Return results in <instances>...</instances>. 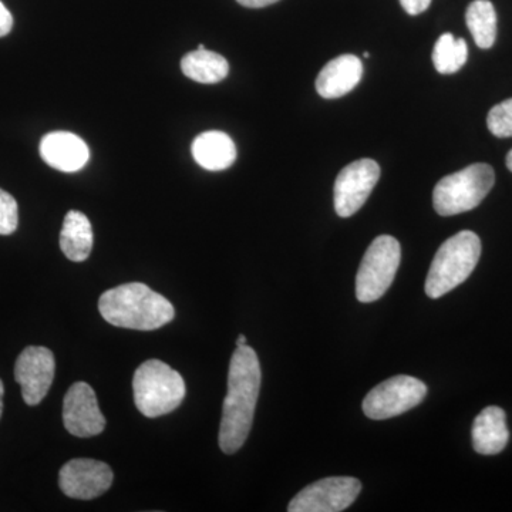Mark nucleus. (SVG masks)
Here are the masks:
<instances>
[{"mask_svg":"<svg viewBox=\"0 0 512 512\" xmlns=\"http://www.w3.org/2000/svg\"><path fill=\"white\" fill-rule=\"evenodd\" d=\"M363 56H365V57H366V59H367V57H370V53H367V52H366V53H363Z\"/></svg>","mask_w":512,"mask_h":512,"instance_id":"nucleus-29","label":"nucleus"},{"mask_svg":"<svg viewBox=\"0 0 512 512\" xmlns=\"http://www.w3.org/2000/svg\"><path fill=\"white\" fill-rule=\"evenodd\" d=\"M239 5L245 6V8L258 9L265 8V6L274 5L279 0H237Z\"/></svg>","mask_w":512,"mask_h":512,"instance_id":"nucleus-25","label":"nucleus"},{"mask_svg":"<svg viewBox=\"0 0 512 512\" xmlns=\"http://www.w3.org/2000/svg\"><path fill=\"white\" fill-rule=\"evenodd\" d=\"M192 157L208 171L227 170L237 160V146L222 131H205L192 143Z\"/></svg>","mask_w":512,"mask_h":512,"instance_id":"nucleus-16","label":"nucleus"},{"mask_svg":"<svg viewBox=\"0 0 512 512\" xmlns=\"http://www.w3.org/2000/svg\"><path fill=\"white\" fill-rule=\"evenodd\" d=\"M134 403L150 419L174 412L185 397L180 373L158 359L144 362L134 373Z\"/></svg>","mask_w":512,"mask_h":512,"instance_id":"nucleus-4","label":"nucleus"},{"mask_svg":"<svg viewBox=\"0 0 512 512\" xmlns=\"http://www.w3.org/2000/svg\"><path fill=\"white\" fill-rule=\"evenodd\" d=\"M468 59V46L464 39H456L451 33H444L437 40L433 50V63L441 74L457 73Z\"/></svg>","mask_w":512,"mask_h":512,"instance_id":"nucleus-20","label":"nucleus"},{"mask_svg":"<svg viewBox=\"0 0 512 512\" xmlns=\"http://www.w3.org/2000/svg\"><path fill=\"white\" fill-rule=\"evenodd\" d=\"M262 372L258 355L249 346H237L228 373V393L222 407L220 426L221 450L225 454L237 453L244 446L251 431Z\"/></svg>","mask_w":512,"mask_h":512,"instance_id":"nucleus-1","label":"nucleus"},{"mask_svg":"<svg viewBox=\"0 0 512 512\" xmlns=\"http://www.w3.org/2000/svg\"><path fill=\"white\" fill-rule=\"evenodd\" d=\"M400 3L409 15L416 16L429 9L431 0H400Z\"/></svg>","mask_w":512,"mask_h":512,"instance_id":"nucleus-23","label":"nucleus"},{"mask_svg":"<svg viewBox=\"0 0 512 512\" xmlns=\"http://www.w3.org/2000/svg\"><path fill=\"white\" fill-rule=\"evenodd\" d=\"M237 346H247V338H245V335L238 336Z\"/></svg>","mask_w":512,"mask_h":512,"instance_id":"nucleus-27","label":"nucleus"},{"mask_svg":"<svg viewBox=\"0 0 512 512\" xmlns=\"http://www.w3.org/2000/svg\"><path fill=\"white\" fill-rule=\"evenodd\" d=\"M181 70L188 79L201 84H215L227 79L228 60L207 49H197L181 60Z\"/></svg>","mask_w":512,"mask_h":512,"instance_id":"nucleus-18","label":"nucleus"},{"mask_svg":"<svg viewBox=\"0 0 512 512\" xmlns=\"http://www.w3.org/2000/svg\"><path fill=\"white\" fill-rule=\"evenodd\" d=\"M481 241L471 231H461L439 248L426 279V293L439 299L473 274L480 261Z\"/></svg>","mask_w":512,"mask_h":512,"instance_id":"nucleus-3","label":"nucleus"},{"mask_svg":"<svg viewBox=\"0 0 512 512\" xmlns=\"http://www.w3.org/2000/svg\"><path fill=\"white\" fill-rule=\"evenodd\" d=\"M40 156L57 171L76 173L89 163L90 150L76 134L55 131L40 141Z\"/></svg>","mask_w":512,"mask_h":512,"instance_id":"nucleus-13","label":"nucleus"},{"mask_svg":"<svg viewBox=\"0 0 512 512\" xmlns=\"http://www.w3.org/2000/svg\"><path fill=\"white\" fill-rule=\"evenodd\" d=\"M402 261L399 241L390 235H380L367 248L356 275L357 301H379L392 286Z\"/></svg>","mask_w":512,"mask_h":512,"instance_id":"nucleus-6","label":"nucleus"},{"mask_svg":"<svg viewBox=\"0 0 512 512\" xmlns=\"http://www.w3.org/2000/svg\"><path fill=\"white\" fill-rule=\"evenodd\" d=\"M56 362L52 350L43 346H29L20 353L15 365V379L22 387L26 404L42 402L55 379Z\"/></svg>","mask_w":512,"mask_h":512,"instance_id":"nucleus-10","label":"nucleus"},{"mask_svg":"<svg viewBox=\"0 0 512 512\" xmlns=\"http://www.w3.org/2000/svg\"><path fill=\"white\" fill-rule=\"evenodd\" d=\"M427 396V386L412 376H394L377 384L363 400V412L372 420H386L409 412Z\"/></svg>","mask_w":512,"mask_h":512,"instance_id":"nucleus-7","label":"nucleus"},{"mask_svg":"<svg viewBox=\"0 0 512 512\" xmlns=\"http://www.w3.org/2000/svg\"><path fill=\"white\" fill-rule=\"evenodd\" d=\"M114 474L103 461L74 458L64 464L59 473V485L64 494L76 500H93L106 493L113 484Z\"/></svg>","mask_w":512,"mask_h":512,"instance_id":"nucleus-11","label":"nucleus"},{"mask_svg":"<svg viewBox=\"0 0 512 512\" xmlns=\"http://www.w3.org/2000/svg\"><path fill=\"white\" fill-rule=\"evenodd\" d=\"M380 167L376 161L363 158L340 171L335 183V210L342 218L355 215L379 183Z\"/></svg>","mask_w":512,"mask_h":512,"instance_id":"nucleus-9","label":"nucleus"},{"mask_svg":"<svg viewBox=\"0 0 512 512\" xmlns=\"http://www.w3.org/2000/svg\"><path fill=\"white\" fill-rule=\"evenodd\" d=\"M363 76V64L359 57L342 55L330 60L316 79V92L323 99H339L352 92Z\"/></svg>","mask_w":512,"mask_h":512,"instance_id":"nucleus-14","label":"nucleus"},{"mask_svg":"<svg viewBox=\"0 0 512 512\" xmlns=\"http://www.w3.org/2000/svg\"><path fill=\"white\" fill-rule=\"evenodd\" d=\"M63 423L70 434L82 439L103 433L106 419L90 384L77 382L70 387L64 396Z\"/></svg>","mask_w":512,"mask_h":512,"instance_id":"nucleus-12","label":"nucleus"},{"mask_svg":"<svg viewBox=\"0 0 512 512\" xmlns=\"http://www.w3.org/2000/svg\"><path fill=\"white\" fill-rule=\"evenodd\" d=\"M101 316L117 328L156 330L174 319V306L140 282L117 286L100 296Z\"/></svg>","mask_w":512,"mask_h":512,"instance_id":"nucleus-2","label":"nucleus"},{"mask_svg":"<svg viewBox=\"0 0 512 512\" xmlns=\"http://www.w3.org/2000/svg\"><path fill=\"white\" fill-rule=\"evenodd\" d=\"M19 207L9 192L0 188V235H10L18 229Z\"/></svg>","mask_w":512,"mask_h":512,"instance_id":"nucleus-22","label":"nucleus"},{"mask_svg":"<svg viewBox=\"0 0 512 512\" xmlns=\"http://www.w3.org/2000/svg\"><path fill=\"white\" fill-rule=\"evenodd\" d=\"M468 30L480 49H490L497 39V13L490 0H474L466 12Z\"/></svg>","mask_w":512,"mask_h":512,"instance_id":"nucleus-19","label":"nucleus"},{"mask_svg":"<svg viewBox=\"0 0 512 512\" xmlns=\"http://www.w3.org/2000/svg\"><path fill=\"white\" fill-rule=\"evenodd\" d=\"M494 183L495 174L491 165H468L464 170L447 175L437 183L433 191L434 210L441 217L474 210L493 190Z\"/></svg>","mask_w":512,"mask_h":512,"instance_id":"nucleus-5","label":"nucleus"},{"mask_svg":"<svg viewBox=\"0 0 512 512\" xmlns=\"http://www.w3.org/2000/svg\"><path fill=\"white\" fill-rule=\"evenodd\" d=\"M362 483L353 477H329L303 488L289 503V512H340L355 503Z\"/></svg>","mask_w":512,"mask_h":512,"instance_id":"nucleus-8","label":"nucleus"},{"mask_svg":"<svg viewBox=\"0 0 512 512\" xmlns=\"http://www.w3.org/2000/svg\"><path fill=\"white\" fill-rule=\"evenodd\" d=\"M3 393H5V389H3V383L0 380V417H2L3 413Z\"/></svg>","mask_w":512,"mask_h":512,"instance_id":"nucleus-26","label":"nucleus"},{"mask_svg":"<svg viewBox=\"0 0 512 512\" xmlns=\"http://www.w3.org/2000/svg\"><path fill=\"white\" fill-rule=\"evenodd\" d=\"M507 167H508V170H510L512 173V150L510 151V153H508V156H507Z\"/></svg>","mask_w":512,"mask_h":512,"instance_id":"nucleus-28","label":"nucleus"},{"mask_svg":"<svg viewBox=\"0 0 512 512\" xmlns=\"http://www.w3.org/2000/svg\"><path fill=\"white\" fill-rule=\"evenodd\" d=\"M13 28V16L9 9L0 2V37L9 35Z\"/></svg>","mask_w":512,"mask_h":512,"instance_id":"nucleus-24","label":"nucleus"},{"mask_svg":"<svg viewBox=\"0 0 512 512\" xmlns=\"http://www.w3.org/2000/svg\"><path fill=\"white\" fill-rule=\"evenodd\" d=\"M487 126L495 137H512V99L505 100L490 110Z\"/></svg>","mask_w":512,"mask_h":512,"instance_id":"nucleus-21","label":"nucleus"},{"mask_svg":"<svg viewBox=\"0 0 512 512\" xmlns=\"http://www.w3.org/2000/svg\"><path fill=\"white\" fill-rule=\"evenodd\" d=\"M60 248L67 259L73 262L86 261L92 254L93 228L83 212H67L60 232Z\"/></svg>","mask_w":512,"mask_h":512,"instance_id":"nucleus-17","label":"nucleus"},{"mask_svg":"<svg viewBox=\"0 0 512 512\" xmlns=\"http://www.w3.org/2000/svg\"><path fill=\"white\" fill-rule=\"evenodd\" d=\"M473 446L478 454L494 456L507 447L510 431L507 416L501 407L490 406L478 414L473 424Z\"/></svg>","mask_w":512,"mask_h":512,"instance_id":"nucleus-15","label":"nucleus"}]
</instances>
